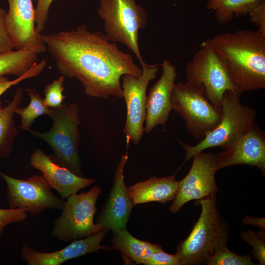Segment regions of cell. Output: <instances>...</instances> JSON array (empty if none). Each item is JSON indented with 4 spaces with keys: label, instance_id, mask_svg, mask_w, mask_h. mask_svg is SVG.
Segmentation results:
<instances>
[{
    "label": "cell",
    "instance_id": "obj_29",
    "mask_svg": "<svg viewBox=\"0 0 265 265\" xmlns=\"http://www.w3.org/2000/svg\"><path fill=\"white\" fill-rule=\"evenodd\" d=\"M54 0H37L35 8V22L36 31L41 33L45 29L51 5Z\"/></svg>",
    "mask_w": 265,
    "mask_h": 265
},
{
    "label": "cell",
    "instance_id": "obj_14",
    "mask_svg": "<svg viewBox=\"0 0 265 265\" xmlns=\"http://www.w3.org/2000/svg\"><path fill=\"white\" fill-rule=\"evenodd\" d=\"M217 170L247 165L256 166L265 174V133L254 122L232 145L215 155Z\"/></svg>",
    "mask_w": 265,
    "mask_h": 265
},
{
    "label": "cell",
    "instance_id": "obj_16",
    "mask_svg": "<svg viewBox=\"0 0 265 265\" xmlns=\"http://www.w3.org/2000/svg\"><path fill=\"white\" fill-rule=\"evenodd\" d=\"M160 78L150 89L146 101V117L144 132L149 133L161 125L165 128L172 110L171 97L177 77L176 68L169 60L161 64Z\"/></svg>",
    "mask_w": 265,
    "mask_h": 265
},
{
    "label": "cell",
    "instance_id": "obj_5",
    "mask_svg": "<svg viewBox=\"0 0 265 265\" xmlns=\"http://www.w3.org/2000/svg\"><path fill=\"white\" fill-rule=\"evenodd\" d=\"M240 94L230 90L224 93L222 116L218 125L194 146L177 139L186 150L184 164L196 154L210 148L219 147L224 150L232 145L255 122V109L240 103Z\"/></svg>",
    "mask_w": 265,
    "mask_h": 265
},
{
    "label": "cell",
    "instance_id": "obj_26",
    "mask_svg": "<svg viewBox=\"0 0 265 265\" xmlns=\"http://www.w3.org/2000/svg\"><path fill=\"white\" fill-rule=\"evenodd\" d=\"M240 237L252 247V253L253 258L259 261V265H265V231L256 233L253 230L249 229L242 231Z\"/></svg>",
    "mask_w": 265,
    "mask_h": 265
},
{
    "label": "cell",
    "instance_id": "obj_32",
    "mask_svg": "<svg viewBox=\"0 0 265 265\" xmlns=\"http://www.w3.org/2000/svg\"><path fill=\"white\" fill-rule=\"evenodd\" d=\"M27 217L26 212L19 209H0V224L8 225L23 221Z\"/></svg>",
    "mask_w": 265,
    "mask_h": 265
},
{
    "label": "cell",
    "instance_id": "obj_20",
    "mask_svg": "<svg viewBox=\"0 0 265 265\" xmlns=\"http://www.w3.org/2000/svg\"><path fill=\"white\" fill-rule=\"evenodd\" d=\"M113 233L112 245L109 249L119 251L122 255L136 264H144L153 253L162 250L159 244L137 239L126 228Z\"/></svg>",
    "mask_w": 265,
    "mask_h": 265
},
{
    "label": "cell",
    "instance_id": "obj_1",
    "mask_svg": "<svg viewBox=\"0 0 265 265\" xmlns=\"http://www.w3.org/2000/svg\"><path fill=\"white\" fill-rule=\"evenodd\" d=\"M42 37L58 72L77 79L87 96L122 98V76L138 77L142 74L130 54L121 51L105 33L91 31L85 25Z\"/></svg>",
    "mask_w": 265,
    "mask_h": 265
},
{
    "label": "cell",
    "instance_id": "obj_13",
    "mask_svg": "<svg viewBox=\"0 0 265 265\" xmlns=\"http://www.w3.org/2000/svg\"><path fill=\"white\" fill-rule=\"evenodd\" d=\"M5 26L16 50H27L37 55L45 52L42 35L35 29V8L32 0H7Z\"/></svg>",
    "mask_w": 265,
    "mask_h": 265
},
{
    "label": "cell",
    "instance_id": "obj_12",
    "mask_svg": "<svg viewBox=\"0 0 265 265\" xmlns=\"http://www.w3.org/2000/svg\"><path fill=\"white\" fill-rule=\"evenodd\" d=\"M192 158L189 172L178 182L177 194L169 208L172 213H177L188 202L205 198L218 191L215 181L217 171L215 155L202 151Z\"/></svg>",
    "mask_w": 265,
    "mask_h": 265
},
{
    "label": "cell",
    "instance_id": "obj_35",
    "mask_svg": "<svg viewBox=\"0 0 265 265\" xmlns=\"http://www.w3.org/2000/svg\"><path fill=\"white\" fill-rule=\"evenodd\" d=\"M6 226L5 224H0V238Z\"/></svg>",
    "mask_w": 265,
    "mask_h": 265
},
{
    "label": "cell",
    "instance_id": "obj_21",
    "mask_svg": "<svg viewBox=\"0 0 265 265\" xmlns=\"http://www.w3.org/2000/svg\"><path fill=\"white\" fill-rule=\"evenodd\" d=\"M23 99V90L19 87L10 103L0 110V159L7 158L11 153L19 133L13 116L16 108L21 104Z\"/></svg>",
    "mask_w": 265,
    "mask_h": 265
},
{
    "label": "cell",
    "instance_id": "obj_3",
    "mask_svg": "<svg viewBox=\"0 0 265 265\" xmlns=\"http://www.w3.org/2000/svg\"><path fill=\"white\" fill-rule=\"evenodd\" d=\"M201 212L188 236L180 241L176 253L180 265H206L208 260L227 247L229 228L219 212L216 194L195 200Z\"/></svg>",
    "mask_w": 265,
    "mask_h": 265
},
{
    "label": "cell",
    "instance_id": "obj_2",
    "mask_svg": "<svg viewBox=\"0 0 265 265\" xmlns=\"http://www.w3.org/2000/svg\"><path fill=\"white\" fill-rule=\"evenodd\" d=\"M207 40L239 92L265 88V35L239 29Z\"/></svg>",
    "mask_w": 265,
    "mask_h": 265
},
{
    "label": "cell",
    "instance_id": "obj_27",
    "mask_svg": "<svg viewBox=\"0 0 265 265\" xmlns=\"http://www.w3.org/2000/svg\"><path fill=\"white\" fill-rule=\"evenodd\" d=\"M65 77L61 76L47 84L43 89L45 104L50 108L60 106L63 103L65 96L63 95Z\"/></svg>",
    "mask_w": 265,
    "mask_h": 265
},
{
    "label": "cell",
    "instance_id": "obj_24",
    "mask_svg": "<svg viewBox=\"0 0 265 265\" xmlns=\"http://www.w3.org/2000/svg\"><path fill=\"white\" fill-rule=\"evenodd\" d=\"M25 90L30 98L29 103L25 107L18 106L15 112L18 114L21 118V124L19 128L29 132L35 119L42 115L46 114L50 116L52 108L45 104L44 98L35 88H27Z\"/></svg>",
    "mask_w": 265,
    "mask_h": 265
},
{
    "label": "cell",
    "instance_id": "obj_10",
    "mask_svg": "<svg viewBox=\"0 0 265 265\" xmlns=\"http://www.w3.org/2000/svg\"><path fill=\"white\" fill-rule=\"evenodd\" d=\"M0 176L6 184L10 209H21L33 215L48 209H62L65 201L52 192V188L43 175L22 180L0 171Z\"/></svg>",
    "mask_w": 265,
    "mask_h": 265
},
{
    "label": "cell",
    "instance_id": "obj_17",
    "mask_svg": "<svg viewBox=\"0 0 265 265\" xmlns=\"http://www.w3.org/2000/svg\"><path fill=\"white\" fill-rule=\"evenodd\" d=\"M108 230L102 229L88 237L72 241L61 250L51 252H39L29 245L24 244L21 249V257L28 265H60L68 260L88 253L108 249L101 245Z\"/></svg>",
    "mask_w": 265,
    "mask_h": 265
},
{
    "label": "cell",
    "instance_id": "obj_19",
    "mask_svg": "<svg viewBox=\"0 0 265 265\" xmlns=\"http://www.w3.org/2000/svg\"><path fill=\"white\" fill-rule=\"evenodd\" d=\"M178 182L175 175L162 178L155 176L127 188L133 206L150 202L164 204L175 198Z\"/></svg>",
    "mask_w": 265,
    "mask_h": 265
},
{
    "label": "cell",
    "instance_id": "obj_31",
    "mask_svg": "<svg viewBox=\"0 0 265 265\" xmlns=\"http://www.w3.org/2000/svg\"><path fill=\"white\" fill-rule=\"evenodd\" d=\"M145 265H180L177 255L168 254L162 250L153 253L144 264Z\"/></svg>",
    "mask_w": 265,
    "mask_h": 265
},
{
    "label": "cell",
    "instance_id": "obj_25",
    "mask_svg": "<svg viewBox=\"0 0 265 265\" xmlns=\"http://www.w3.org/2000/svg\"><path fill=\"white\" fill-rule=\"evenodd\" d=\"M253 257L248 254L244 255H238L225 247L211 257L206 265H257L254 263Z\"/></svg>",
    "mask_w": 265,
    "mask_h": 265
},
{
    "label": "cell",
    "instance_id": "obj_30",
    "mask_svg": "<svg viewBox=\"0 0 265 265\" xmlns=\"http://www.w3.org/2000/svg\"><path fill=\"white\" fill-rule=\"evenodd\" d=\"M248 15L250 22L258 27L257 31L265 35V0H262L253 7Z\"/></svg>",
    "mask_w": 265,
    "mask_h": 265
},
{
    "label": "cell",
    "instance_id": "obj_23",
    "mask_svg": "<svg viewBox=\"0 0 265 265\" xmlns=\"http://www.w3.org/2000/svg\"><path fill=\"white\" fill-rule=\"evenodd\" d=\"M37 54L27 50H16L0 54V77L25 74L37 62Z\"/></svg>",
    "mask_w": 265,
    "mask_h": 265
},
{
    "label": "cell",
    "instance_id": "obj_15",
    "mask_svg": "<svg viewBox=\"0 0 265 265\" xmlns=\"http://www.w3.org/2000/svg\"><path fill=\"white\" fill-rule=\"evenodd\" d=\"M128 159L127 152L117 165L112 186L97 218L96 224L113 233L126 228L134 206L124 182V170Z\"/></svg>",
    "mask_w": 265,
    "mask_h": 265
},
{
    "label": "cell",
    "instance_id": "obj_18",
    "mask_svg": "<svg viewBox=\"0 0 265 265\" xmlns=\"http://www.w3.org/2000/svg\"><path fill=\"white\" fill-rule=\"evenodd\" d=\"M31 166L39 170L52 188L65 199L95 182L74 174L67 168L55 162L40 149L35 150L30 157Z\"/></svg>",
    "mask_w": 265,
    "mask_h": 265
},
{
    "label": "cell",
    "instance_id": "obj_33",
    "mask_svg": "<svg viewBox=\"0 0 265 265\" xmlns=\"http://www.w3.org/2000/svg\"><path fill=\"white\" fill-rule=\"evenodd\" d=\"M6 14L5 10L0 7V54L10 52L14 49L5 26Z\"/></svg>",
    "mask_w": 265,
    "mask_h": 265
},
{
    "label": "cell",
    "instance_id": "obj_6",
    "mask_svg": "<svg viewBox=\"0 0 265 265\" xmlns=\"http://www.w3.org/2000/svg\"><path fill=\"white\" fill-rule=\"evenodd\" d=\"M97 14L103 21L108 39L125 45L144 68L147 64L142 58L138 41V31L148 22L145 9L135 0H100Z\"/></svg>",
    "mask_w": 265,
    "mask_h": 265
},
{
    "label": "cell",
    "instance_id": "obj_9",
    "mask_svg": "<svg viewBox=\"0 0 265 265\" xmlns=\"http://www.w3.org/2000/svg\"><path fill=\"white\" fill-rule=\"evenodd\" d=\"M185 72L186 81L202 84L207 99L219 109H222L225 91L241 94L234 86L224 63L208 40L187 62Z\"/></svg>",
    "mask_w": 265,
    "mask_h": 265
},
{
    "label": "cell",
    "instance_id": "obj_11",
    "mask_svg": "<svg viewBox=\"0 0 265 265\" xmlns=\"http://www.w3.org/2000/svg\"><path fill=\"white\" fill-rule=\"evenodd\" d=\"M138 77L125 74L122 76L123 98L127 107L126 123L123 129L127 143L131 140L135 145L139 143L144 133L146 117V91L149 82L156 77L158 67L147 64L142 68Z\"/></svg>",
    "mask_w": 265,
    "mask_h": 265
},
{
    "label": "cell",
    "instance_id": "obj_22",
    "mask_svg": "<svg viewBox=\"0 0 265 265\" xmlns=\"http://www.w3.org/2000/svg\"><path fill=\"white\" fill-rule=\"evenodd\" d=\"M262 0H207V8L214 12L221 24L231 22L235 18L248 14L250 10Z\"/></svg>",
    "mask_w": 265,
    "mask_h": 265
},
{
    "label": "cell",
    "instance_id": "obj_28",
    "mask_svg": "<svg viewBox=\"0 0 265 265\" xmlns=\"http://www.w3.org/2000/svg\"><path fill=\"white\" fill-rule=\"evenodd\" d=\"M46 64L47 62L45 59L42 60L39 62H36L25 74L13 80H10L5 76L0 77V97L11 86L16 85L25 80L35 77L39 75L44 70ZM2 108L0 100V110Z\"/></svg>",
    "mask_w": 265,
    "mask_h": 265
},
{
    "label": "cell",
    "instance_id": "obj_34",
    "mask_svg": "<svg viewBox=\"0 0 265 265\" xmlns=\"http://www.w3.org/2000/svg\"><path fill=\"white\" fill-rule=\"evenodd\" d=\"M241 222L244 224L257 227L261 230L265 231V217H254L246 215L242 219Z\"/></svg>",
    "mask_w": 265,
    "mask_h": 265
},
{
    "label": "cell",
    "instance_id": "obj_8",
    "mask_svg": "<svg viewBox=\"0 0 265 265\" xmlns=\"http://www.w3.org/2000/svg\"><path fill=\"white\" fill-rule=\"evenodd\" d=\"M99 185L89 191L73 194L66 198L61 214L53 221L52 235L65 242L88 237L102 228L94 223L96 202L102 193Z\"/></svg>",
    "mask_w": 265,
    "mask_h": 265
},
{
    "label": "cell",
    "instance_id": "obj_7",
    "mask_svg": "<svg viewBox=\"0 0 265 265\" xmlns=\"http://www.w3.org/2000/svg\"><path fill=\"white\" fill-rule=\"evenodd\" d=\"M171 101L172 110L185 120L186 130L195 139H203L220 122L222 109L209 101L202 84L188 81L175 84Z\"/></svg>",
    "mask_w": 265,
    "mask_h": 265
},
{
    "label": "cell",
    "instance_id": "obj_4",
    "mask_svg": "<svg viewBox=\"0 0 265 265\" xmlns=\"http://www.w3.org/2000/svg\"><path fill=\"white\" fill-rule=\"evenodd\" d=\"M52 108L51 128L43 132L31 130L29 132L49 144L53 150L51 157L55 162L83 177L79 154V126L81 119L78 105L75 103H63L59 107Z\"/></svg>",
    "mask_w": 265,
    "mask_h": 265
}]
</instances>
